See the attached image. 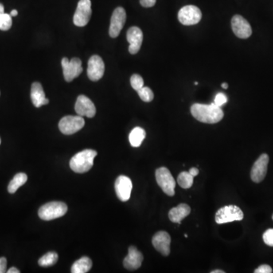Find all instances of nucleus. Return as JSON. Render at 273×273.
I'll use <instances>...</instances> for the list:
<instances>
[{
  "label": "nucleus",
  "instance_id": "nucleus-1",
  "mask_svg": "<svg viewBox=\"0 0 273 273\" xmlns=\"http://www.w3.org/2000/svg\"><path fill=\"white\" fill-rule=\"evenodd\" d=\"M191 112L194 118L203 123H218L224 117L221 107L216 106L214 103L209 105L195 103L192 105Z\"/></svg>",
  "mask_w": 273,
  "mask_h": 273
},
{
  "label": "nucleus",
  "instance_id": "nucleus-2",
  "mask_svg": "<svg viewBox=\"0 0 273 273\" xmlns=\"http://www.w3.org/2000/svg\"><path fill=\"white\" fill-rule=\"evenodd\" d=\"M97 155L94 150H84L71 159L70 168L76 173H85L92 168L94 158Z\"/></svg>",
  "mask_w": 273,
  "mask_h": 273
},
{
  "label": "nucleus",
  "instance_id": "nucleus-3",
  "mask_svg": "<svg viewBox=\"0 0 273 273\" xmlns=\"http://www.w3.org/2000/svg\"><path fill=\"white\" fill-rule=\"evenodd\" d=\"M68 211V207L63 202H49L40 207L38 211L39 217L44 221L62 217Z\"/></svg>",
  "mask_w": 273,
  "mask_h": 273
},
{
  "label": "nucleus",
  "instance_id": "nucleus-4",
  "mask_svg": "<svg viewBox=\"0 0 273 273\" xmlns=\"http://www.w3.org/2000/svg\"><path fill=\"white\" fill-rule=\"evenodd\" d=\"M215 219L218 224L241 221L244 219V212L237 206H225L216 212Z\"/></svg>",
  "mask_w": 273,
  "mask_h": 273
},
{
  "label": "nucleus",
  "instance_id": "nucleus-5",
  "mask_svg": "<svg viewBox=\"0 0 273 273\" xmlns=\"http://www.w3.org/2000/svg\"><path fill=\"white\" fill-rule=\"evenodd\" d=\"M156 179L162 192L168 196L173 197L175 195L176 183L170 171L165 167H160L156 171Z\"/></svg>",
  "mask_w": 273,
  "mask_h": 273
},
{
  "label": "nucleus",
  "instance_id": "nucleus-6",
  "mask_svg": "<svg viewBox=\"0 0 273 273\" xmlns=\"http://www.w3.org/2000/svg\"><path fill=\"white\" fill-rule=\"evenodd\" d=\"M85 122L80 115H67L63 117L59 123V130L63 134L70 135L83 128Z\"/></svg>",
  "mask_w": 273,
  "mask_h": 273
},
{
  "label": "nucleus",
  "instance_id": "nucleus-7",
  "mask_svg": "<svg viewBox=\"0 0 273 273\" xmlns=\"http://www.w3.org/2000/svg\"><path fill=\"white\" fill-rule=\"evenodd\" d=\"M177 18L183 25H197L202 18L201 11L195 5H186L180 9Z\"/></svg>",
  "mask_w": 273,
  "mask_h": 273
},
{
  "label": "nucleus",
  "instance_id": "nucleus-8",
  "mask_svg": "<svg viewBox=\"0 0 273 273\" xmlns=\"http://www.w3.org/2000/svg\"><path fill=\"white\" fill-rule=\"evenodd\" d=\"M81 64V60L79 58H73L70 61L67 58H63L62 66L64 80L67 82H71L78 78L83 72Z\"/></svg>",
  "mask_w": 273,
  "mask_h": 273
},
{
  "label": "nucleus",
  "instance_id": "nucleus-9",
  "mask_svg": "<svg viewBox=\"0 0 273 273\" xmlns=\"http://www.w3.org/2000/svg\"><path fill=\"white\" fill-rule=\"evenodd\" d=\"M91 0H80L74 15V24L78 27L86 26L91 19Z\"/></svg>",
  "mask_w": 273,
  "mask_h": 273
},
{
  "label": "nucleus",
  "instance_id": "nucleus-10",
  "mask_svg": "<svg viewBox=\"0 0 273 273\" xmlns=\"http://www.w3.org/2000/svg\"><path fill=\"white\" fill-rule=\"evenodd\" d=\"M269 161V156L263 153L254 162L251 171V177L254 182L259 183L263 181L267 173Z\"/></svg>",
  "mask_w": 273,
  "mask_h": 273
},
{
  "label": "nucleus",
  "instance_id": "nucleus-11",
  "mask_svg": "<svg viewBox=\"0 0 273 273\" xmlns=\"http://www.w3.org/2000/svg\"><path fill=\"white\" fill-rule=\"evenodd\" d=\"M126 12L122 7H118L114 10L111 17L110 27V36L116 38L123 28L126 21Z\"/></svg>",
  "mask_w": 273,
  "mask_h": 273
},
{
  "label": "nucleus",
  "instance_id": "nucleus-12",
  "mask_svg": "<svg viewBox=\"0 0 273 273\" xmlns=\"http://www.w3.org/2000/svg\"><path fill=\"white\" fill-rule=\"evenodd\" d=\"M105 72V64L103 59L97 55L91 56L89 59L87 76L93 81H97L103 78Z\"/></svg>",
  "mask_w": 273,
  "mask_h": 273
},
{
  "label": "nucleus",
  "instance_id": "nucleus-13",
  "mask_svg": "<svg viewBox=\"0 0 273 273\" xmlns=\"http://www.w3.org/2000/svg\"><path fill=\"white\" fill-rule=\"evenodd\" d=\"M231 28L234 33L241 39H247L252 34V28L248 21L239 15L234 16L231 19Z\"/></svg>",
  "mask_w": 273,
  "mask_h": 273
},
{
  "label": "nucleus",
  "instance_id": "nucleus-14",
  "mask_svg": "<svg viewBox=\"0 0 273 273\" xmlns=\"http://www.w3.org/2000/svg\"><path fill=\"white\" fill-rule=\"evenodd\" d=\"M132 182L127 176H120L115 183V193L121 201L126 202L130 199L132 191Z\"/></svg>",
  "mask_w": 273,
  "mask_h": 273
},
{
  "label": "nucleus",
  "instance_id": "nucleus-15",
  "mask_svg": "<svg viewBox=\"0 0 273 273\" xmlns=\"http://www.w3.org/2000/svg\"><path fill=\"white\" fill-rule=\"evenodd\" d=\"M153 247L162 256L167 257L170 254L171 237L166 231H159L152 239Z\"/></svg>",
  "mask_w": 273,
  "mask_h": 273
},
{
  "label": "nucleus",
  "instance_id": "nucleus-16",
  "mask_svg": "<svg viewBox=\"0 0 273 273\" xmlns=\"http://www.w3.org/2000/svg\"><path fill=\"white\" fill-rule=\"evenodd\" d=\"M75 112L80 116L93 118L96 115V107L87 96L80 95L77 99L75 106Z\"/></svg>",
  "mask_w": 273,
  "mask_h": 273
},
{
  "label": "nucleus",
  "instance_id": "nucleus-17",
  "mask_svg": "<svg viewBox=\"0 0 273 273\" xmlns=\"http://www.w3.org/2000/svg\"><path fill=\"white\" fill-rule=\"evenodd\" d=\"M143 32L138 27H131L127 32V40L130 46L128 47L130 54H136L139 52L143 42Z\"/></svg>",
  "mask_w": 273,
  "mask_h": 273
},
{
  "label": "nucleus",
  "instance_id": "nucleus-18",
  "mask_svg": "<svg viewBox=\"0 0 273 273\" xmlns=\"http://www.w3.org/2000/svg\"><path fill=\"white\" fill-rule=\"evenodd\" d=\"M143 260V254L134 246H130L128 248V256L124 259V267L128 270H138L141 267Z\"/></svg>",
  "mask_w": 273,
  "mask_h": 273
},
{
  "label": "nucleus",
  "instance_id": "nucleus-19",
  "mask_svg": "<svg viewBox=\"0 0 273 273\" xmlns=\"http://www.w3.org/2000/svg\"><path fill=\"white\" fill-rule=\"evenodd\" d=\"M31 98L33 106L37 108L49 103V99L46 97L44 88L39 82H34L32 84Z\"/></svg>",
  "mask_w": 273,
  "mask_h": 273
},
{
  "label": "nucleus",
  "instance_id": "nucleus-20",
  "mask_svg": "<svg viewBox=\"0 0 273 273\" xmlns=\"http://www.w3.org/2000/svg\"><path fill=\"white\" fill-rule=\"evenodd\" d=\"M191 213V207L186 204H181L177 207L171 209L169 212V218L171 222L181 224L183 219Z\"/></svg>",
  "mask_w": 273,
  "mask_h": 273
},
{
  "label": "nucleus",
  "instance_id": "nucleus-21",
  "mask_svg": "<svg viewBox=\"0 0 273 273\" xmlns=\"http://www.w3.org/2000/svg\"><path fill=\"white\" fill-rule=\"evenodd\" d=\"M145 138L146 131L142 128H134L129 134V141L133 147H139Z\"/></svg>",
  "mask_w": 273,
  "mask_h": 273
},
{
  "label": "nucleus",
  "instance_id": "nucleus-22",
  "mask_svg": "<svg viewBox=\"0 0 273 273\" xmlns=\"http://www.w3.org/2000/svg\"><path fill=\"white\" fill-rule=\"evenodd\" d=\"M91 268H92L91 259L87 257H83L74 263L71 271L72 273H86L90 271Z\"/></svg>",
  "mask_w": 273,
  "mask_h": 273
},
{
  "label": "nucleus",
  "instance_id": "nucleus-23",
  "mask_svg": "<svg viewBox=\"0 0 273 273\" xmlns=\"http://www.w3.org/2000/svg\"><path fill=\"white\" fill-rule=\"evenodd\" d=\"M28 181V176L25 173H17L14 176L8 186V192L10 193H15L17 189L25 185Z\"/></svg>",
  "mask_w": 273,
  "mask_h": 273
},
{
  "label": "nucleus",
  "instance_id": "nucleus-24",
  "mask_svg": "<svg viewBox=\"0 0 273 273\" xmlns=\"http://www.w3.org/2000/svg\"><path fill=\"white\" fill-rule=\"evenodd\" d=\"M177 184L184 189L192 188L193 183V177L189 172H182L177 176Z\"/></svg>",
  "mask_w": 273,
  "mask_h": 273
},
{
  "label": "nucleus",
  "instance_id": "nucleus-25",
  "mask_svg": "<svg viewBox=\"0 0 273 273\" xmlns=\"http://www.w3.org/2000/svg\"><path fill=\"white\" fill-rule=\"evenodd\" d=\"M58 258H59V256L56 252H48L42 257L40 258L38 260V264L43 267L53 266L57 262Z\"/></svg>",
  "mask_w": 273,
  "mask_h": 273
},
{
  "label": "nucleus",
  "instance_id": "nucleus-26",
  "mask_svg": "<svg viewBox=\"0 0 273 273\" xmlns=\"http://www.w3.org/2000/svg\"><path fill=\"white\" fill-rule=\"evenodd\" d=\"M138 94L140 98L146 103H150L154 98V95H153V92L151 89L145 87V86L142 88L140 89L139 91H138Z\"/></svg>",
  "mask_w": 273,
  "mask_h": 273
},
{
  "label": "nucleus",
  "instance_id": "nucleus-27",
  "mask_svg": "<svg viewBox=\"0 0 273 273\" xmlns=\"http://www.w3.org/2000/svg\"><path fill=\"white\" fill-rule=\"evenodd\" d=\"M12 25H13L12 16H10V14L3 13L0 17V30L5 32V31L10 29Z\"/></svg>",
  "mask_w": 273,
  "mask_h": 273
},
{
  "label": "nucleus",
  "instance_id": "nucleus-28",
  "mask_svg": "<svg viewBox=\"0 0 273 273\" xmlns=\"http://www.w3.org/2000/svg\"><path fill=\"white\" fill-rule=\"evenodd\" d=\"M130 85L136 91H139L140 89L144 87V79L141 75L134 74L130 78Z\"/></svg>",
  "mask_w": 273,
  "mask_h": 273
},
{
  "label": "nucleus",
  "instance_id": "nucleus-29",
  "mask_svg": "<svg viewBox=\"0 0 273 273\" xmlns=\"http://www.w3.org/2000/svg\"><path fill=\"white\" fill-rule=\"evenodd\" d=\"M263 241L266 245L273 247V228L266 230L263 235Z\"/></svg>",
  "mask_w": 273,
  "mask_h": 273
},
{
  "label": "nucleus",
  "instance_id": "nucleus-30",
  "mask_svg": "<svg viewBox=\"0 0 273 273\" xmlns=\"http://www.w3.org/2000/svg\"><path fill=\"white\" fill-rule=\"evenodd\" d=\"M227 102H228V98L226 95L223 93H219L215 97L214 103L219 107L225 104Z\"/></svg>",
  "mask_w": 273,
  "mask_h": 273
},
{
  "label": "nucleus",
  "instance_id": "nucleus-31",
  "mask_svg": "<svg viewBox=\"0 0 273 273\" xmlns=\"http://www.w3.org/2000/svg\"><path fill=\"white\" fill-rule=\"evenodd\" d=\"M255 273H273V269L269 265H261L257 269L254 270Z\"/></svg>",
  "mask_w": 273,
  "mask_h": 273
},
{
  "label": "nucleus",
  "instance_id": "nucleus-32",
  "mask_svg": "<svg viewBox=\"0 0 273 273\" xmlns=\"http://www.w3.org/2000/svg\"><path fill=\"white\" fill-rule=\"evenodd\" d=\"M157 0H140V3L145 8L153 7L155 5Z\"/></svg>",
  "mask_w": 273,
  "mask_h": 273
},
{
  "label": "nucleus",
  "instance_id": "nucleus-33",
  "mask_svg": "<svg viewBox=\"0 0 273 273\" xmlns=\"http://www.w3.org/2000/svg\"><path fill=\"white\" fill-rule=\"evenodd\" d=\"M7 260L6 258L0 257V273H5L7 272Z\"/></svg>",
  "mask_w": 273,
  "mask_h": 273
},
{
  "label": "nucleus",
  "instance_id": "nucleus-34",
  "mask_svg": "<svg viewBox=\"0 0 273 273\" xmlns=\"http://www.w3.org/2000/svg\"><path fill=\"white\" fill-rule=\"evenodd\" d=\"M199 172H200V171L196 167L192 168V169L189 170L190 174L192 175L193 177H194L195 176H198Z\"/></svg>",
  "mask_w": 273,
  "mask_h": 273
},
{
  "label": "nucleus",
  "instance_id": "nucleus-35",
  "mask_svg": "<svg viewBox=\"0 0 273 273\" xmlns=\"http://www.w3.org/2000/svg\"><path fill=\"white\" fill-rule=\"evenodd\" d=\"M6 273H20L19 270H17V268L16 267H12V268L9 269V270H7Z\"/></svg>",
  "mask_w": 273,
  "mask_h": 273
},
{
  "label": "nucleus",
  "instance_id": "nucleus-36",
  "mask_svg": "<svg viewBox=\"0 0 273 273\" xmlns=\"http://www.w3.org/2000/svg\"><path fill=\"white\" fill-rule=\"evenodd\" d=\"M10 16L12 17H16V16H17V11L14 9V10L12 11L10 13Z\"/></svg>",
  "mask_w": 273,
  "mask_h": 273
},
{
  "label": "nucleus",
  "instance_id": "nucleus-37",
  "mask_svg": "<svg viewBox=\"0 0 273 273\" xmlns=\"http://www.w3.org/2000/svg\"><path fill=\"white\" fill-rule=\"evenodd\" d=\"M4 13V6L2 3H0V17Z\"/></svg>",
  "mask_w": 273,
  "mask_h": 273
},
{
  "label": "nucleus",
  "instance_id": "nucleus-38",
  "mask_svg": "<svg viewBox=\"0 0 273 273\" xmlns=\"http://www.w3.org/2000/svg\"><path fill=\"white\" fill-rule=\"evenodd\" d=\"M225 273V272L223 271V270H212V271L211 272V273Z\"/></svg>",
  "mask_w": 273,
  "mask_h": 273
},
{
  "label": "nucleus",
  "instance_id": "nucleus-39",
  "mask_svg": "<svg viewBox=\"0 0 273 273\" xmlns=\"http://www.w3.org/2000/svg\"><path fill=\"white\" fill-rule=\"evenodd\" d=\"M222 87H223V89H228V84H227V83H223V84H222Z\"/></svg>",
  "mask_w": 273,
  "mask_h": 273
},
{
  "label": "nucleus",
  "instance_id": "nucleus-40",
  "mask_svg": "<svg viewBox=\"0 0 273 273\" xmlns=\"http://www.w3.org/2000/svg\"><path fill=\"white\" fill-rule=\"evenodd\" d=\"M197 84H198V82H195V85H197Z\"/></svg>",
  "mask_w": 273,
  "mask_h": 273
},
{
  "label": "nucleus",
  "instance_id": "nucleus-41",
  "mask_svg": "<svg viewBox=\"0 0 273 273\" xmlns=\"http://www.w3.org/2000/svg\"><path fill=\"white\" fill-rule=\"evenodd\" d=\"M185 238H188V235H186V234H185Z\"/></svg>",
  "mask_w": 273,
  "mask_h": 273
},
{
  "label": "nucleus",
  "instance_id": "nucleus-42",
  "mask_svg": "<svg viewBox=\"0 0 273 273\" xmlns=\"http://www.w3.org/2000/svg\"><path fill=\"white\" fill-rule=\"evenodd\" d=\"M272 218H273V216H272Z\"/></svg>",
  "mask_w": 273,
  "mask_h": 273
},
{
  "label": "nucleus",
  "instance_id": "nucleus-43",
  "mask_svg": "<svg viewBox=\"0 0 273 273\" xmlns=\"http://www.w3.org/2000/svg\"><path fill=\"white\" fill-rule=\"evenodd\" d=\"M0 144H1V139H0Z\"/></svg>",
  "mask_w": 273,
  "mask_h": 273
}]
</instances>
